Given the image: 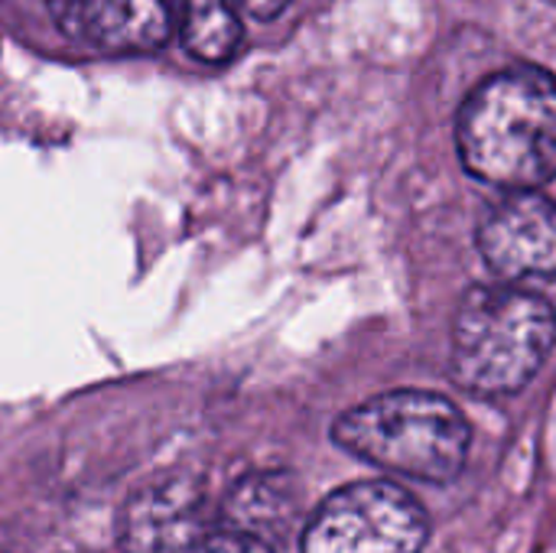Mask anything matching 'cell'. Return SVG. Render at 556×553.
Here are the masks:
<instances>
[{
    "label": "cell",
    "instance_id": "7",
    "mask_svg": "<svg viewBox=\"0 0 556 553\" xmlns=\"http://www.w3.org/2000/svg\"><path fill=\"white\" fill-rule=\"evenodd\" d=\"M62 29L104 52H143L179 29V0H62Z\"/></svg>",
    "mask_w": 556,
    "mask_h": 553
},
{
    "label": "cell",
    "instance_id": "9",
    "mask_svg": "<svg viewBox=\"0 0 556 553\" xmlns=\"http://www.w3.org/2000/svg\"><path fill=\"white\" fill-rule=\"evenodd\" d=\"M182 46L202 62H228L241 46V10L235 0H179Z\"/></svg>",
    "mask_w": 556,
    "mask_h": 553
},
{
    "label": "cell",
    "instance_id": "11",
    "mask_svg": "<svg viewBox=\"0 0 556 553\" xmlns=\"http://www.w3.org/2000/svg\"><path fill=\"white\" fill-rule=\"evenodd\" d=\"M241 13L254 16V20H274L287 10L290 0H235Z\"/></svg>",
    "mask_w": 556,
    "mask_h": 553
},
{
    "label": "cell",
    "instance_id": "3",
    "mask_svg": "<svg viewBox=\"0 0 556 553\" xmlns=\"http://www.w3.org/2000/svg\"><path fill=\"white\" fill-rule=\"evenodd\" d=\"M332 440L378 469L446 486L469 460L472 427L450 398L404 388L349 407L332 424Z\"/></svg>",
    "mask_w": 556,
    "mask_h": 553
},
{
    "label": "cell",
    "instance_id": "10",
    "mask_svg": "<svg viewBox=\"0 0 556 553\" xmlns=\"http://www.w3.org/2000/svg\"><path fill=\"white\" fill-rule=\"evenodd\" d=\"M179 553H277L274 544L254 538V535H244L238 528H228V525H215L212 531H205L202 538H195L189 548H182Z\"/></svg>",
    "mask_w": 556,
    "mask_h": 553
},
{
    "label": "cell",
    "instance_id": "4",
    "mask_svg": "<svg viewBox=\"0 0 556 553\" xmlns=\"http://www.w3.org/2000/svg\"><path fill=\"white\" fill-rule=\"evenodd\" d=\"M430 521L401 486L371 479L326 495L309 515L300 553H424Z\"/></svg>",
    "mask_w": 556,
    "mask_h": 553
},
{
    "label": "cell",
    "instance_id": "5",
    "mask_svg": "<svg viewBox=\"0 0 556 553\" xmlns=\"http://www.w3.org/2000/svg\"><path fill=\"white\" fill-rule=\"evenodd\" d=\"M476 241L508 284L556 280V202L541 189H505L482 215Z\"/></svg>",
    "mask_w": 556,
    "mask_h": 553
},
{
    "label": "cell",
    "instance_id": "1",
    "mask_svg": "<svg viewBox=\"0 0 556 553\" xmlns=\"http://www.w3.org/2000/svg\"><path fill=\"white\" fill-rule=\"evenodd\" d=\"M463 166L502 189H541L556 179V78L538 65L489 75L456 117Z\"/></svg>",
    "mask_w": 556,
    "mask_h": 553
},
{
    "label": "cell",
    "instance_id": "2",
    "mask_svg": "<svg viewBox=\"0 0 556 553\" xmlns=\"http://www.w3.org/2000/svg\"><path fill=\"white\" fill-rule=\"evenodd\" d=\"M556 345V310L541 293L511 284L472 287L453 319L450 375L479 398L525 391Z\"/></svg>",
    "mask_w": 556,
    "mask_h": 553
},
{
    "label": "cell",
    "instance_id": "8",
    "mask_svg": "<svg viewBox=\"0 0 556 553\" xmlns=\"http://www.w3.org/2000/svg\"><path fill=\"white\" fill-rule=\"evenodd\" d=\"M300 515V495L290 476L283 473H254L241 479L228 502L222 521L244 535H254L267 544L283 538Z\"/></svg>",
    "mask_w": 556,
    "mask_h": 553
},
{
    "label": "cell",
    "instance_id": "6",
    "mask_svg": "<svg viewBox=\"0 0 556 553\" xmlns=\"http://www.w3.org/2000/svg\"><path fill=\"white\" fill-rule=\"evenodd\" d=\"M215 528L199 482L186 476L156 479L137 489L117 518V541L127 553H179Z\"/></svg>",
    "mask_w": 556,
    "mask_h": 553
},
{
    "label": "cell",
    "instance_id": "12",
    "mask_svg": "<svg viewBox=\"0 0 556 553\" xmlns=\"http://www.w3.org/2000/svg\"><path fill=\"white\" fill-rule=\"evenodd\" d=\"M59 3H62V0H59Z\"/></svg>",
    "mask_w": 556,
    "mask_h": 553
}]
</instances>
